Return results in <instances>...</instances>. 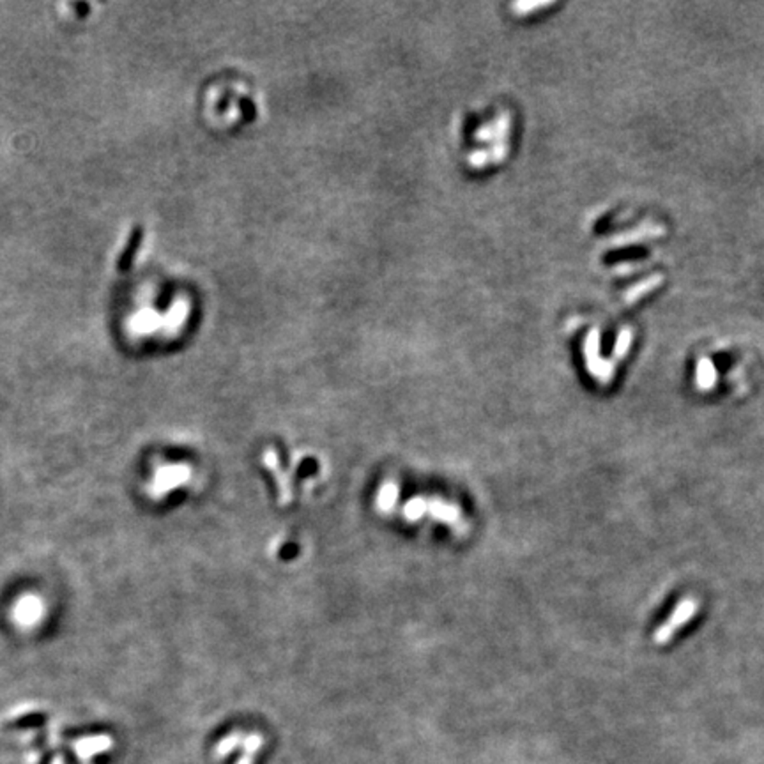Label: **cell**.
Listing matches in <instances>:
<instances>
[{
  "mask_svg": "<svg viewBox=\"0 0 764 764\" xmlns=\"http://www.w3.org/2000/svg\"><path fill=\"white\" fill-rule=\"evenodd\" d=\"M112 310L119 333L131 345H168L195 324L197 298L181 280L145 271L122 282Z\"/></svg>",
  "mask_w": 764,
  "mask_h": 764,
  "instance_id": "6da1fadb",
  "label": "cell"
},
{
  "mask_svg": "<svg viewBox=\"0 0 764 764\" xmlns=\"http://www.w3.org/2000/svg\"><path fill=\"white\" fill-rule=\"evenodd\" d=\"M198 112L211 131L235 133L259 115L255 87L239 73H219L202 87Z\"/></svg>",
  "mask_w": 764,
  "mask_h": 764,
  "instance_id": "7a4b0ae2",
  "label": "cell"
},
{
  "mask_svg": "<svg viewBox=\"0 0 764 764\" xmlns=\"http://www.w3.org/2000/svg\"><path fill=\"white\" fill-rule=\"evenodd\" d=\"M697 609H699L697 600L687 598V600L680 601V604L676 605V609L672 610V614L669 616L667 621H665L662 626H658V628H656L655 635H653L655 643L656 644L669 643V641L674 637V632L680 630L681 626L687 625V623H689L690 619H692V617L697 614Z\"/></svg>",
  "mask_w": 764,
  "mask_h": 764,
  "instance_id": "3957f363",
  "label": "cell"
},
{
  "mask_svg": "<svg viewBox=\"0 0 764 764\" xmlns=\"http://www.w3.org/2000/svg\"><path fill=\"white\" fill-rule=\"evenodd\" d=\"M598 347H600L598 333L593 331L588 338V344H586V361H588L589 372L607 384L614 375V366L610 361H601L600 356H598Z\"/></svg>",
  "mask_w": 764,
  "mask_h": 764,
  "instance_id": "277c9868",
  "label": "cell"
},
{
  "mask_svg": "<svg viewBox=\"0 0 764 764\" xmlns=\"http://www.w3.org/2000/svg\"><path fill=\"white\" fill-rule=\"evenodd\" d=\"M114 745V739L106 735L93 736V738H84L78 739L75 743V752L78 754V757L82 759H91L93 756L103 754Z\"/></svg>",
  "mask_w": 764,
  "mask_h": 764,
  "instance_id": "5b68a950",
  "label": "cell"
},
{
  "mask_svg": "<svg viewBox=\"0 0 764 764\" xmlns=\"http://www.w3.org/2000/svg\"><path fill=\"white\" fill-rule=\"evenodd\" d=\"M14 616H16L20 625H34L43 616L41 600L38 597L21 598L16 605Z\"/></svg>",
  "mask_w": 764,
  "mask_h": 764,
  "instance_id": "8992f818",
  "label": "cell"
},
{
  "mask_svg": "<svg viewBox=\"0 0 764 764\" xmlns=\"http://www.w3.org/2000/svg\"><path fill=\"white\" fill-rule=\"evenodd\" d=\"M695 382L697 387L702 391L713 390L717 384V368L708 357H702L697 363V372H695Z\"/></svg>",
  "mask_w": 764,
  "mask_h": 764,
  "instance_id": "52a82bcc",
  "label": "cell"
},
{
  "mask_svg": "<svg viewBox=\"0 0 764 764\" xmlns=\"http://www.w3.org/2000/svg\"><path fill=\"white\" fill-rule=\"evenodd\" d=\"M630 344H632V333L630 331H623L621 335H619V338H617L616 347H614V356H616L617 359L625 357V354H626V350H628V347H630Z\"/></svg>",
  "mask_w": 764,
  "mask_h": 764,
  "instance_id": "ba28073f",
  "label": "cell"
}]
</instances>
